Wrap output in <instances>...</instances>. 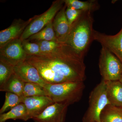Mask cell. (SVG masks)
Returning a JSON list of instances; mask_svg holds the SVG:
<instances>
[{
	"label": "cell",
	"instance_id": "14",
	"mask_svg": "<svg viewBox=\"0 0 122 122\" xmlns=\"http://www.w3.org/2000/svg\"><path fill=\"white\" fill-rule=\"evenodd\" d=\"M107 97L111 105L122 107V84L119 81H106Z\"/></svg>",
	"mask_w": 122,
	"mask_h": 122
},
{
	"label": "cell",
	"instance_id": "7",
	"mask_svg": "<svg viewBox=\"0 0 122 122\" xmlns=\"http://www.w3.org/2000/svg\"><path fill=\"white\" fill-rule=\"evenodd\" d=\"M27 56L20 38L9 42L0 49V61L14 66L25 61Z\"/></svg>",
	"mask_w": 122,
	"mask_h": 122
},
{
	"label": "cell",
	"instance_id": "6",
	"mask_svg": "<svg viewBox=\"0 0 122 122\" xmlns=\"http://www.w3.org/2000/svg\"><path fill=\"white\" fill-rule=\"evenodd\" d=\"M64 0H57L53 2L49 8L40 15H35L20 38L21 41L26 40L45 28L53 21L58 11L63 7Z\"/></svg>",
	"mask_w": 122,
	"mask_h": 122
},
{
	"label": "cell",
	"instance_id": "5",
	"mask_svg": "<svg viewBox=\"0 0 122 122\" xmlns=\"http://www.w3.org/2000/svg\"><path fill=\"white\" fill-rule=\"evenodd\" d=\"M100 74L104 81H119L122 73V63L108 50L102 46L99 61Z\"/></svg>",
	"mask_w": 122,
	"mask_h": 122
},
{
	"label": "cell",
	"instance_id": "9",
	"mask_svg": "<svg viewBox=\"0 0 122 122\" xmlns=\"http://www.w3.org/2000/svg\"><path fill=\"white\" fill-rule=\"evenodd\" d=\"M14 71L25 83H36L44 88L47 83L42 78L37 69L26 61L14 66Z\"/></svg>",
	"mask_w": 122,
	"mask_h": 122
},
{
	"label": "cell",
	"instance_id": "19",
	"mask_svg": "<svg viewBox=\"0 0 122 122\" xmlns=\"http://www.w3.org/2000/svg\"><path fill=\"white\" fill-rule=\"evenodd\" d=\"M53 21H51L38 32L31 36L27 40L34 42L41 41H57L53 26Z\"/></svg>",
	"mask_w": 122,
	"mask_h": 122
},
{
	"label": "cell",
	"instance_id": "17",
	"mask_svg": "<svg viewBox=\"0 0 122 122\" xmlns=\"http://www.w3.org/2000/svg\"><path fill=\"white\" fill-rule=\"evenodd\" d=\"M101 122H122V107L107 105L100 115Z\"/></svg>",
	"mask_w": 122,
	"mask_h": 122
},
{
	"label": "cell",
	"instance_id": "12",
	"mask_svg": "<svg viewBox=\"0 0 122 122\" xmlns=\"http://www.w3.org/2000/svg\"><path fill=\"white\" fill-rule=\"evenodd\" d=\"M34 16L29 20L24 21L19 19L14 21L7 28L0 32V49L2 48L10 42L20 38L26 26L30 24Z\"/></svg>",
	"mask_w": 122,
	"mask_h": 122
},
{
	"label": "cell",
	"instance_id": "3",
	"mask_svg": "<svg viewBox=\"0 0 122 122\" xmlns=\"http://www.w3.org/2000/svg\"><path fill=\"white\" fill-rule=\"evenodd\" d=\"M85 87L84 81H72L59 84L47 83L45 88L54 102L69 106L81 100Z\"/></svg>",
	"mask_w": 122,
	"mask_h": 122
},
{
	"label": "cell",
	"instance_id": "15",
	"mask_svg": "<svg viewBox=\"0 0 122 122\" xmlns=\"http://www.w3.org/2000/svg\"><path fill=\"white\" fill-rule=\"evenodd\" d=\"M25 83L14 73L9 78L0 86V91L11 92L23 97Z\"/></svg>",
	"mask_w": 122,
	"mask_h": 122
},
{
	"label": "cell",
	"instance_id": "1",
	"mask_svg": "<svg viewBox=\"0 0 122 122\" xmlns=\"http://www.w3.org/2000/svg\"><path fill=\"white\" fill-rule=\"evenodd\" d=\"M37 69L47 83L59 84L72 81H84L86 66L68 47L61 45L52 52L28 55L26 60Z\"/></svg>",
	"mask_w": 122,
	"mask_h": 122
},
{
	"label": "cell",
	"instance_id": "4",
	"mask_svg": "<svg viewBox=\"0 0 122 122\" xmlns=\"http://www.w3.org/2000/svg\"><path fill=\"white\" fill-rule=\"evenodd\" d=\"M110 105L107 97L106 81L102 79L91 92L89 107L82 122H101L100 115L105 107Z\"/></svg>",
	"mask_w": 122,
	"mask_h": 122
},
{
	"label": "cell",
	"instance_id": "25",
	"mask_svg": "<svg viewBox=\"0 0 122 122\" xmlns=\"http://www.w3.org/2000/svg\"><path fill=\"white\" fill-rule=\"evenodd\" d=\"M82 11L67 6L66 10V16L71 26L78 18Z\"/></svg>",
	"mask_w": 122,
	"mask_h": 122
},
{
	"label": "cell",
	"instance_id": "24",
	"mask_svg": "<svg viewBox=\"0 0 122 122\" xmlns=\"http://www.w3.org/2000/svg\"><path fill=\"white\" fill-rule=\"evenodd\" d=\"M22 46L28 55L33 56L41 54L40 47L37 42H31L26 39L22 41Z\"/></svg>",
	"mask_w": 122,
	"mask_h": 122
},
{
	"label": "cell",
	"instance_id": "23",
	"mask_svg": "<svg viewBox=\"0 0 122 122\" xmlns=\"http://www.w3.org/2000/svg\"><path fill=\"white\" fill-rule=\"evenodd\" d=\"M14 66L0 61V86H1L14 73Z\"/></svg>",
	"mask_w": 122,
	"mask_h": 122
},
{
	"label": "cell",
	"instance_id": "8",
	"mask_svg": "<svg viewBox=\"0 0 122 122\" xmlns=\"http://www.w3.org/2000/svg\"><path fill=\"white\" fill-rule=\"evenodd\" d=\"M94 39L114 55L122 63V27L118 33L113 35H107L94 30Z\"/></svg>",
	"mask_w": 122,
	"mask_h": 122
},
{
	"label": "cell",
	"instance_id": "21",
	"mask_svg": "<svg viewBox=\"0 0 122 122\" xmlns=\"http://www.w3.org/2000/svg\"><path fill=\"white\" fill-rule=\"evenodd\" d=\"M20 103L21 97L13 93L6 92L4 103L0 110V114L4 113L10 109L11 110Z\"/></svg>",
	"mask_w": 122,
	"mask_h": 122
},
{
	"label": "cell",
	"instance_id": "11",
	"mask_svg": "<svg viewBox=\"0 0 122 122\" xmlns=\"http://www.w3.org/2000/svg\"><path fill=\"white\" fill-rule=\"evenodd\" d=\"M68 106L66 104L54 103L33 119L34 122H65Z\"/></svg>",
	"mask_w": 122,
	"mask_h": 122
},
{
	"label": "cell",
	"instance_id": "20",
	"mask_svg": "<svg viewBox=\"0 0 122 122\" xmlns=\"http://www.w3.org/2000/svg\"><path fill=\"white\" fill-rule=\"evenodd\" d=\"M48 96V92L44 87L38 84L33 83H25L23 91V97Z\"/></svg>",
	"mask_w": 122,
	"mask_h": 122
},
{
	"label": "cell",
	"instance_id": "16",
	"mask_svg": "<svg viewBox=\"0 0 122 122\" xmlns=\"http://www.w3.org/2000/svg\"><path fill=\"white\" fill-rule=\"evenodd\" d=\"M9 119H20L24 121L29 119L26 107L24 103H20L7 113L0 115V122H5Z\"/></svg>",
	"mask_w": 122,
	"mask_h": 122
},
{
	"label": "cell",
	"instance_id": "10",
	"mask_svg": "<svg viewBox=\"0 0 122 122\" xmlns=\"http://www.w3.org/2000/svg\"><path fill=\"white\" fill-rule=\"evenodd\" d=\"M21 103L26 107L29 119L36 117L41 113L49 106L54 103L48 96L21 97Z\"/></svg>",
	"mask_w": 122,
	"mask_h": 122
},
{
	"label": "cell",
	"instance_id": "18",
	"mask_svg": "<svg viewBox=\"0 0 122 122\" xmlns=\"http://www.w3.org/2000/svg\"><path fill=\"white\" fill-rule=\"evenodd\" d=\"M64 3L68 7L82 11H89L92 12L100 8L98 1L95 0L81 1L78 0H64Z\"/></svg>",
	"mask_w": 122,
	"mask_h": 122
},
{
	"label": "cell",
	"instance_id": "13",
	"mask_svg": "<svg viewBox=\"0 0 122 122\" xmlns=\"http://www.w3.org/2000/svg\"><path fill=\"white\" fill-rule=\"evenodd\" d=\"M66 5H64L55 16L53 20V25L58 41L62 44L67 37L71 26L66 15Z\"/></svg>",
	"mask_w": 122,
	"mask_h": 122
},
{
	"label": "cell",
	"instance_id": "2",
	"mask_svg": "<svg viewBox=\"0 0 122 122\" xmlns=\"http://www.w3.org/2000/svg\"><path fill=\"white\" fill-rule=\"evenodd\" d=\"M92 13L89 11H82L71 26L69 34L62 44L83 61L94 41V20Z\"/></svg>",
	"mask_w": 122,
	"mask_h": 122
},
{
	"label": "cell",
	"instance_id": "22",
	"mask_svg": "<svg viewBox=\"0 0 122 122\" xmlns=\"http://www.w3.org/2000/svg\"><path fill=\"white\" fill-rule=\"evenodd\" d=\"M34 42H37L39 45L41 54L52 52L56 50L62 45L61 43L57 41H34Z\"/></svg>",
	"mask_w": 122,
	"mask_h": 122
},
{
	"label": "cell",
	"instance_id": "26",
	"mask_svg": "<svg viewBox=\"0 0 122 122\" xmlns=\"http://www.w3.org/2000/svg\"><path fill=\"white\" fill-rule=\"evenodd\" d=\"M119 81H120L121 83L122 84V74L121 75V77H120V79H119Z\"/></svg>",
	"mask_w": 122,
	"mask_h": 122
}]
</instances>
